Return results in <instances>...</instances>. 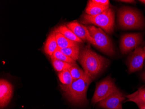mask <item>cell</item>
<instances>
[{
    "instance_id": "484cf974",
    "label": "cell",
    "mask_w": 145,
    "mask_h": 109,
    "mask_svg": "<svg viewBox=\"0 0 145 109\" xmlns=\"http://www.w3.org/2000/svg\"><path fill=\"white\" fill-rule=\"evenodd\" d=\"M140 1L143 4H145V0H142V1Z\"/></svg>"
},
{
    "instance_id": "5b68a950",
    "label": "cell",
    "mask_w": 145,
    "mask_h": 109,
    "mask_svg": "<svg viewBox=\"0 0 145 109\" xmlns=\"http://www.w3.org/2000/svg\"><path fill=\"white\" fill-rule=\"evenodd\" d=\"M87 28L90 36L94 39V46L108 55H114L115 53L114 48L107 34L101 28L93 25L88 26Z\"/></svg>"
},
{
    "instance_id": "6da1fadb",
    "label": "cell",
    "mask_w": 145,
    "mask_h": 109,
    "mask_svg": "<svg viewBox=\"0 0 145 109\" xmlns=\"http://www.w3.org/2000/svg\"><path fill=\"white\" fill-rule=\"evenodd\" d=\"M86 75L92 80L95 79L110 63L109 60L92 50L89 46L80 51L78 59Z\"/></svg>"
},
{
    "instance_id": "4316f807",
    "label": "cell",
    "mask_w": 145,
    "mask_h": 109,
    "mask_svg": "<svg viewBox=\"0 0 145 109\" xmlns=\"http://www.w3.org/2000/svg\"><path fill=\"white\" fill-rule=\"evenodd\" d=\"M144 49H145V46L144 47Z\"/></svg>"
},
{
    "instance_id": "7402d4cb",
    "label": "cell",
    "mask_w": 145,
    "mask_h": 109,
    "mask_svg": "<svg viewBox=\"0 0 145 109\" xmlns=\"http://www.w3.org/2000/svg\"><path fill=\"white\" fill-rule=\"evenodd\" d=\"M92 1H93V2L97 3L99 5L109 7L110 2L108 0H92Z\"/></svg>"
},
{
    "instance_id": "ba28073f",
    "label": "cell",
    "mask_w": 145,
    "mask_h": 109,
    "mask_svg": "<svg viewBox=\"0 0 145 109\" xmlns=\"http://www.w3.org/2000/svg\"><path fill=\"white\" fill-rule=\"evenodd\" d=\"M145 60V49L141 47L137 48L130 55L128 60L129 72L133 73L141 70L143 67Z\"/></svg>"
},
{
    "instance_id": "52a82bcc",
    "label": "cell",
    "mask_w": 145,
    "mask_h": 109,
    "mask_svg": "<svg viewBox=\"0 0 145 109\" xmlns=\"http://www.w3.org/2000/svg\"><path fill=\"white\" fill-rule=\"evenodd\" d=\"M142 41V35L140 33H129L123 35L120 41V49L123 54H126L136 49Z\"/></svg>"
},
{
    "instance_id": "ac0fdd59",
    "label": "cell",
    "mask_w": 145,
    "mask_h": 109,
    "mask_svg": "<svg viewBox=\"0 0 145 109\" xmlns=\"http://www.w3.org/2000/svg\"><path fill=\"white\" fill-rule=\"evenodd\" d=\"M50 58L54 68L56 71L59 73L64 70L69 69L71 66V65L66 62H63L53 57Z\"/></svg>"
},
{
    "instance_id": "9a60e30c",
    "label": "cell",
    "mask_w": 145,
    "mask_h": 109,
    "mask_svg": "<svg viewBox=\"0 0 145 109\" xmlns=\"http://www.w3.org/2000/svg\"><path fill=\"white\" fill-rule=\"evenodd\" d=\"M54 32L60 33L69 40L75 42L82 43L83 41L78 38L72 31L67 28L66 25H62L57 27L55 29Z\"/></svg>"
},
{
    "instance_id": "ffe728a7",
    "label": "cell",
    "mask_w": 145,
    "mask_h": 109,
    "mask_svg": "<svg viewBox=\"0 0 145 109\" xmlns=\"http://www.w3.org/2000/svg\"><path fill=\"white\" fill-rule=\"evenodd\" d=\"M50 57L55 58L57 59L62 61L63 62H66L71 65H76L75 61L74 60L71 59L70 57H68L67 55H65L64 54L61 52L60 50H59L58 48L57 49L55 52L54 53L53 55Z\"/></svg>"
},
{
    "instance_id": "d6986e66",
    "label": "cell",
    "mask_w": 145,
    "mask_h": 109,
    "mask_svg": "<svg viewBox=\"0 0 145 109\" xmlns=\"http://www.w3.org/2000/svg\"><path fill=\"white\" fill-rule=\"evenodd\" d=\"M58 77L61 83L63 85H70L74 81L69 69L60 72L58 75Z\"/></svg>"
},
{
    "instance_id": "d4e9b609",
    "label": "cell",
    "mask_w": 145,
    "mask_h": 109,
    "mask_svg": "<svg viewBox=\"0 0 145 109\" xmlns=\"http://www.w3.org/2000/svg\"><path fill=\"white\" fill-rule=\"evenodd\" d=\"M141 77L142 79L145 82V71L142 74Z\"/></svg>"
},
{
    "instance_id": "cb8c5ba5",
    "label": "cell",
    "mask_w": 145,
    "mask_h": 109,
    "mask_svg": "<svg viewBox=\"0 0 145 109\" xmlns=\"http://www.w3.org/2000/svg\"><path fill=\"white\" fill-rule=\"evenodd\" d=\"M121 2H125V3H134L135 1H131V0H121V1H119Z\"/></svg>"
},
{
    "instance_id": "8992f818",
    "label": "cell",
    "mask_w": 145,
    "mask_h": 109,
    "mask_svg": "<svg viewBox=\"0 0 145 109\" xmlns=\"http://www.w3.org/2000/svg\"><path fill=\"white\" fill-rule=\"evenodd\" d=\"M119 90L113 79L110 77H106L97 83L91 103L95 104L100 102Z\"/></svg>"
},
{
    "instance_id": "e0dca14e",
    "label": "cell",
    "mask_w": 145,
    "mask_h": 109,
    "mask_svg": "<svg viewBox=\"0 0 145 109\" xmlns=\"http://www.w3.org/2000/svg\"><path fill=\"white\" fill-rule=\"evenodd\" d=\"M61 52H62L65 55L70 57L71 59L74 61L77 60L79 58L80 54V50L79 46L69 47L59 49Z\"/></svg>"
},
{
    "instance_id": "603a6c76",
    "label": "cell",
    "mask_w": 145,
    "mask_h": 109,
    "mask_svg": "<svg viewBox=\"0 0 145 109\" xmlns=\"http://www.w3.org/2000/svg\"><path fill=\"white\" fill-rule=\"evenodd\" d=\"M140 109H145V104L141 103H136Z\"/></svg>"
},
{
    "instance_id": "8fae6325",
    "label": "cell",
    "mask_w": 145,
    "mask_h": 109,
    "mask_svg": "<svg viewBox=\"0 0 145 109\" xmlns=\"http://www.w3.org/2000/svg\"><path fill=\"white\" fill-rule=\"evenodd\" d=\"M67 26L75 35L82 40H87L91 44L94 45V39L90 36L88 28L85 25L76 22H72L67 23Z\"/></svg>"
},
{
    "instance_id": "9c48e42d",
    "label": "cell",
    "mask_w": 145,
    "mask_h": 109,
    "mask_svg": "<svg viewBox=\"0 0 145 109\" xmlns=\"http://www.w3.org/2000/svg\"><path fill=\"white\" fill-rule=\"evenodd\" d=\"M125 100V96L119 90L99 102L98 105L104 109H123L122 103Z\"/></svg>"
},
{
    "instance_id": "277c9868",
    "label": "cell",
    "mask_w": 145,
    "mask_h": 109,
    "mask_svg": "<svg viewBox=\"0 0 145 109\" xmlns=\"http://www.w3.org/2000/svg\"><path fill=\"white\" fill-rule=\"evenodd\" d=\"M115 14L109 7L101 14L91 16L86 14L81 18V22L84 24H93L100 27L107 34L113 32L114 27Z\"/></svg>"
},
{
    "instance_id": "7a4b0ae2",
    "label": "cell",
    "mask_w": 145,
    "mask_h": 109,
    "mask_svg": "<svg viewBox=\"0 0 145 109\" xmlns=\"http://www.w3.org/2000/svg\"><path fill=\"white\" fill-rule=\"evenodd\" d=\"M92 81L85 74L81 78L74 80L70 85H61V87L70 103L74 105L84 106L88 103L87 91Z\"/></svg>"
},
{
    "instance_id": "3957f363",
    "label": "cell",
    "mask_w": 145,
    "mask_h": 109,
    "mask_svg": "<svg viewBox=\"0 0 145 109\" xmlns=\"http://www.w3.org/2000/svg\"><path fill=\"white\" fill-rule=\"evenodd\" d=\"M118 22L122 28L125 29H142L145 21L140 12L136 9L124 7L118 13Z\"/></svg>"
},
{
    "instance_id": "30bf717a",
    "label": "cell",
    "mask_w": 145,
    "mask_h": 109,
    "mask_svg": "<svg viewBox=\"0 0 145 109\" xmlns=\"http://www.w3.org/2000/svg\"><path fill=\"white\" fill-rule=\"evenodd\" d=\"M13 94L12 84L5 79L0 80V107L3 109L10 102Z\"/></svg>"
},
{
    "instance_id": "5bb4252c",
    "label": "cell",
    "mask_w": 145,
    "mask_h": 109,
    "mask_svg": "<svg viewBox=\"0 0 145 109\" xmlns=\"http://www.w3.org/2000/svg\"><path fill=\"white\" fill-rule=\"evenodd\" d=\"M125 97L127 98L125 102H133L135 104L141 103L145 104V88H140L135 92L129 95H126Z\"/></svg>"
},
{
    "instance_id": "2e32d148",
    "label": "cell",
    "mask_w": 145,
    "mask_h": 109,
    "mask_svg": "<svg viewBox=\"0 0 145 109\" xmlns=\"http://www.w3.org/2000/svg\"><path fill=\"white\" fill-rule=\"evenodd\" d=\"M55 37H56L58 48L59 49L66 48L78 45L77 42L72 41L69 40L60 33L56 32Z\"/></svg>"
},
{
    "instance_id": "44dd1931",
    "label": "cell",
    "mask_w": 145,
    "mask_h": 109,
    "mask_svg": "<svg viewBox=\"0 0 145 109\" xmlns=\"http://www.w3.org/2000/svg\"><path fill=\"white\" fill-rule=\"evenodd\" d=\"M69 70L74 80L79 79L85 75L84 71L81 69L77 65H71Z\"/></svg>"
},
{
    "instance_id": "7c38bea8",
    "label": "cell",
    "mask_w": 145,
    "mask_h": 109,
    "mask_svg": "<svg viewBox=\"0 0 145 109\" xmlns=\"http://www.w3.org/2000/svg\"><path fill=\"white\" fill-rule=\"evenodd\" d=\"M56 32H52L48 37L44 46V51L49 56H52L58 48L56 39Z\"/></svg>"
},
{
    "instance_id": "4fadbf2b",
    "label": "cell",
    "mask_w": 145,
    "mask_h": 109,
    "mask_svg": "<svg viewBox=\"0 0 145 109\" xmlns=\"http://www.w3.org/2000/svg\"><path fill=\"white\" fill-rule=\"evenodd\" d=\"M109 7L99 5L93 2V1L91 0L89 1L88 5L86 9V13L91 16H96L101 14V13L105 11Z\"/></svg>"
}]
</instances>
